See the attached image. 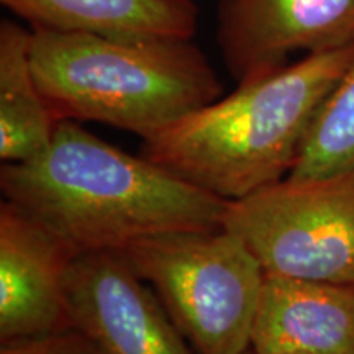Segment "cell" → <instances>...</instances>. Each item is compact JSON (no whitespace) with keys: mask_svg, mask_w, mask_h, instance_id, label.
<instances>
[{"mask_svg":"<svg viewBox=\"0 0 354 354\" xmlns=\"http://www.w3.org/2000/svg\"><path fill=\"white\" fill-rule=\"evenodd\" d=\"M0 190L76 256L122 253L156 234L220 230L230 203L73 120L57 122L38 156L2 162Z\"/></svg>","mask_w":354,"mask_h":354,"instance_id":"obj_1","label":"cell"},{"mask_svg":"<svg viewBox=\"0 0 354 354\" xmlns=\"http://www.w3.org/2000/svg\"><path fill=\"white\" fill-rule=\"evenodd\" d=\"M353 59L354 44L240 82L145 140L140 154L228 202L251 196L290 174L318 109Z\"/></svg>","mask_w":354,"mask_h":354,"instance_id":"obj_2","label":"cell"},{"mask_svg":"<svg viewBox=\"0 0 354 354\" xmlns=\"http://www.w3.org/2000/svg\"><path fill=\"white\" fill-rule=\"evenodd\" d=\"M35 79L57 122H97L149 140L220 99L192 38H125L32 28Z\"/></svg>","mask_w":354,"mask_h":354,"instance_id":"obj_3","label":"cell"},{"mask_svg":"<svg viewBox=\"0 0 354 354\" xmlns=\"http://www.w3.org/2000/svg\"><path fill=\"white\" fill-rule=\"evenodd\" d=\"M120 254L196 354L250 351L266 272L238 234L227 228L156 234Z\"/></svg>","mask_w":354,"mask_h":354,"instance_id":"obj_4","label":"cell"},{"mask_svg":"<svg viewBox=\"0 0 354 354\" xmlns=\"http://www.w3.org/2000/svg\"><path fill=\"white\" fill-rule=\"evenodd\" d=\"M266 274L354 286V174L287 179L228 203Z\"/></svg>","mask_w":354,"mask_h":354,"instance_id":"obj_5","label":"cell"},{"mask_svg":"<svg viewBox=\"0 0 354 354\" xmlns=\"http://www.w3.org/2000/svg\"><path fill=\"white\" fill-rule=\"evenodd\" d=\"M73 328L102 354H196L120 253L79 254L68 276Z\"/></svg>","mask_w":354,"mask_h":354,"instance_id":"obj_6","label":"cell"},{"mask_svg":"<svg viewBox=\"0 0 354 354\" xmlns=\"http://www.w3.org/2000/svg\"><path fill=\"white\" fill-rule=\"evenodd\" d=\"M216 43L236 82L287 64L290 53L354 44V0H220Z\"/></svg>","mask_w":354,"mask_h":354,"instance_id":"obj_7","label":"cell"},{"mask_svg":"<svg viewBox=\"0 0 354 354\" xmlns=\"http://www.w3.org/2000/svg\"><path fill=\"white\" fill-rule=\"evenodd\" d=\"M76 254L33 216L0 203V343L73 328L68 276Z\"/></svg>","mask_w":354,"mask_h":354,"instance_id":"obj_8","label":"cell"},{"mask_svg":"<svg viewBox=\"0 0 354 354\" xmlns=\"http://www.w3.org/2000/svg\"><path fill=\"white\" fill-rule=\"evenodd\" d=\"M256 354H354V286L266 274Z\"/></svg>","mask_w":354,"mask_h":354,"instance_id":"obj_9","label":"cell"},{"mask_svg":"<svg viewBox=\"0 0 354 354\" xmlns=\"http://www.w3.org/2000/svg\"><path fill=\"white\" fill-rule=\"evenodd\" d=\"M32 28L125 38H192L194 0H0Z\"/></svg>","mask_w":354,"mask_h":354,"instance_id":"obj_10","label":"cell"},{"mask_svg":"<svg viewBox=\"0 0 354 354\" xmlns=\"http://www.w3.org/2000/svg\"><path fill=\"white\" fill-rule=\"evenodd\" d=\"M32 30L15 21L0 25V159L28 161L48 148L57 120L35 79Z\"/></svg>","mask_w":354,"mask_h":354,"instance_id":"obj_11","label":"cell"},{"mask_svg":"<svg viewBox=\"0 0 354 354\" xmlns=\"http://www.w3.org/2000/svg\"><path fill=\"white\" fill-rule=\"evenodd\" d=\"M354 174V59L323 100L287 177Z\"/></svg>","mask_w":354,"mask_h":354,"instance_id":"obj_12","label":"cell"},{"mask_svg":"<svg viewBox=\"0 0 354 354\" xmlns=\"http://www.w3.org/2000/svg\"><path fill=\"white\" fill-rule=\"evenodd\" d=\"M0 354H102L82 331L68 328L0 343Z\"/></svg>","mask_w":354,"mask_h":354,"instance_id":"obj_13","label":"cell"},{"mask_svg":"<svg viewBox=\"0 0 354 354\" xmlns=\"http://www.w3.org/2000/svg\"><path fill=\"white\" fill-rule=\"evenodd\" d=\"M243 354H256L253 349H250V351H246V353H243Z\"/></svg>","mask_w":354,"mask_h":354,"instance_id":"obj_14","label":"cell"}]
</instances>
